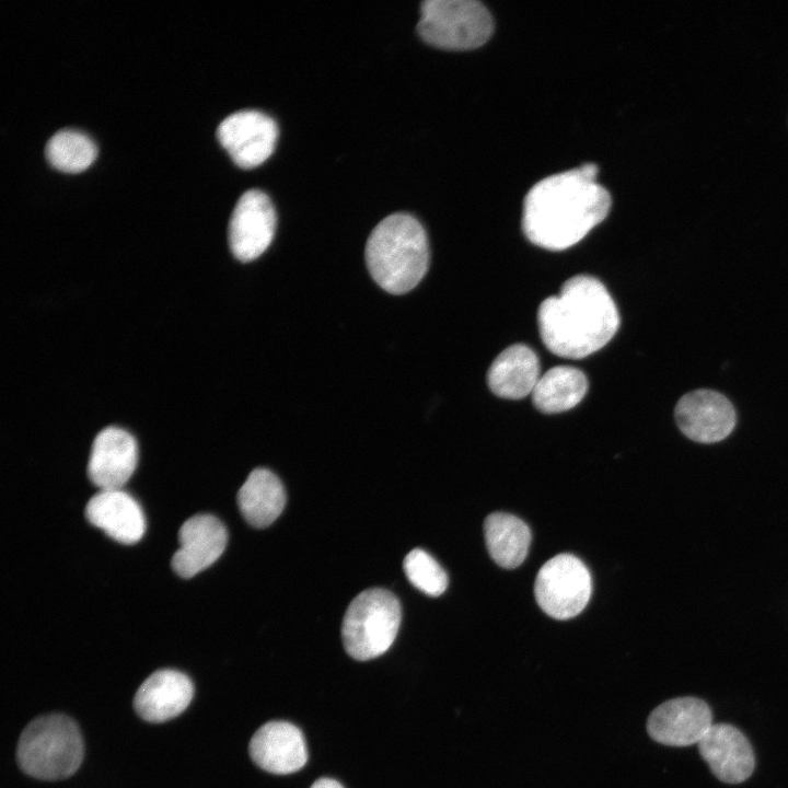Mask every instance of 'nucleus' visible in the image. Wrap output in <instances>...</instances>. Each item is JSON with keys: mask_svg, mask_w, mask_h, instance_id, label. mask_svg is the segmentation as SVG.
<instances>
[{"mask_svg": "<svg viewBox=\"0 0 788 788\" xmlns=\"http://www.w3.org/2000/svg\"><path fill=\"white\" fill-rule=\"evenodd\" d=\"M596 175L598 166L586 163L536 183L524 200L522 228L528 240L549 251H563L602 222L611 197Z\"/></svg>", "mask_w": 788, "mask_h": 788, "instance_id": "1", "label": "nucleus"}, {"mask_svg": "<svg viewBox=\"0 0 788 788\" xmlns=\"http://www.w3.org/2000/svg\"><path fill=\"white\" fill-rule=\"evenodd\" d=\"M540 336L556 356L581 359L604 347L616 334L619 313L606 287L595 277L567 279L557 296L537 310Z\"/></svg>", "mask_w": 788, "mask_h": 788, "instance_id": "2", "label": "nucleus"}, {"mask_svg": "<svg viewBox=\"0 0 788 788\" xmlns=\"http://www.w3.org/2000/svg\"><path fill=\"white\" fill-rule=\"evenodd\" d=\"M366 262L371 277L385 291L393 294L410 291L429 266V244L424 227L409 213L387 216L368 237Z\"/></svg>", "mask_w": 788, "mask_h": 788, "instance_id": "3", "label": "nucleus"}, {"mask_svg": "<svg viewBox=\"0 0 788 788\" xmlns=\"http://www.w3.org/2000/svg\"><path fill=\"white\" fill-rule=\"evenodd\" d=\"M83 741L77 723L65 715L32 720L22 731L16 749L21 769L31 777L58 780L81 765Z\"/></svg>", "mask_w": 788, "mask_h": 788, "instance_id": "4", "label": "nucleus"}, {"mask_svg": "<svg viewBox=\"0 0 788 788\" xmlns=\"http://www.w3.org/2000/svg\"><path fill=\"white\" fill-rule=\"evenodd\" d=\"M401 619V604L392 592L364 590L350 602L343 619L346 651L360 661L383 654L394 642Z\"/></svg>", "mask_w": 788, "mask_h": 788, "instance_id": "5", "label": "nucleus"}, {"mask_svg": "<svg viewBox=\"0 0 788 788\" xmlns=\"http://www.w3.org/2000/svg\"><path fill=\"white\" fill-rule=\"evenodd\" d=\"M417 31L431 46L465 50L484 45L493 34L494 22L487 8L476 0H426Z\"/></svg>", "mask_w": 788, "mask_h": 788, "instance_id": "6", "label": "nucleus"}, {"mask_svg": "<svg viewBox=\"0 0 788 788\" xmlns=\"http://www.w3.org/2000/svg\"><path fill=\"white\" fill-rule=\"evenodd\" d=\"M592 592L587 566L571 554L547 560L537 572L534 594L540 607L551 617L568 619L583 611Z\"/></svg>", "mask_w": 788, "mask_h": 788, "instance_id": "7", "label": "nucleus"}, {"mask_svg": "<svg viewBox=\"0 0 788 788\" xmlns=\"http://www.w3.org/2000/svg\"><path fill=\"white\" fill-rule=\"evenodd\" d=\"M217 137L233 162L252 169L266 161L275 150L278 127L267 114L242 109L227 116L218 126Z\"/></svg>", "mask_w": 788, "mask_h": 788, "instance_id": "8", "label": "nucleus"}, {"mask_svg": "<svg viewBox=\"0 0 788 788\" xmlns=\"http://www.w3.org/2000/svg\"><path fill=\"white\" fill-rule=\"evenodd\" d=\"M277 216L267 194L248 189L239 198L230 218L228 239L232 254L241 262L260 256L270 245Z\"/></svg>", "mask_w": 788, "mask_h": 788, "instance_id": "9", "label": "nucleus"}, {"mask_svg": "<svg viewBox=\"0 0 788 788\" xmlns=\"http://www.w3.org/2000/svg\"><path fill=\"white\" fill-rule=\"evenodd\" d=\"M680 430L691 440L715 443L727 438L735 426V410L730 401L708 389L683 395L675 406Z\"/></svg>", "mask_w": 788, "mask_h": 788, "instance_id": "10", "label": "nucleus"}, {"mask_svg": "<svg viewBox=\"0 0 788 788\" xmlns=\"http://www.w3.org/2000/svg\"><path fill=\"white\" fill-rule=\"evenodd\" d=\"M712 726L709 706L696 697L669 699L648 717L647 731L657 742L671 746L698 744Z\"/></svg>", "mask_w": 788, "mask_h": 788, "instance_id": "11", "label": "nucleus"}, {"mask_svg": "<svg viewBox=\"0 0 788 788\" xmlns=\"http://www.w3.org/2000/svg\"><path fill=\"white\" fill-rule=\"evenodd\" d=\"M228 533L223 523L211 514H195L178 531L179 547L171 565L182 578H190L212 565L223 553Z\"/></svg>", "mask_w": 788, "mask_h": 788, "instance_id": "12", "label": "nucleus"}, {"mask_svg": "<svg viewBox=\"0 0 788 788\" xmlns=\"http://www.w3.org/2000/svg\"><path fill=\"white\" fill-rule=\"evenodd\" d=\"M138 462L135 438L118 427H107L95 437L88 463V476L100 488L121 489Z\"/></svg>", "mask_w": 788, "mask_h": 788, "instance_id": "13", "label": "nucleus"}, {"mask_svg": "<svg viewBox=\"0 0 788 788\" xmlns=\"http://www.w3.org/2000/svg\"><path fill=\"white\" fill-rule=\"evenodd\" d=\"M697 745L712 774L723 783L739 784L753 773L755 758L752 746L746 737L731 725H712Z\"/></svg>", "mask_w": 788, "mask_h": 788, "instance_id": "14", "label": "nucleus"}, {"mask_svg": "<svg viewBox=\"0 0 788 788\" xmlns=\"http://www.w3.org/2000/svg\"><path fill=\"white\" fill-rule=\"evenodd\" d=\"M248 751L258 767L278 775L294 773L308 761L302 732L286 721H270L262 726L252 737Z\"/></svg>", "mask_w": 788, "mask_h": 788, "instance_id": "15", "label": "nucleus"}, {"mask_svg": "<svg viewBox=\"0 0 788 788\" xmlns=\"http://www.w3.org/2000/svg\"><path fill=\"white\" fill-rule=\"evenodd\" d=\"M194 685L176 670L162 669L148 676L138 688L134 707L149 722H164L181 715L190 704Z\"/></svg>", "mask_w": 788, "mask_h": 788, "instance_id": "16", "label": "nucleus"}, {"mask_svg": "<svg viewBox=\"0 0 788 788\" xmlns=\"http://www.w3.org/2000/svg\"><path fill=\"white\" fill-rule=\"evenodd\" d=\"M88 521L124 544L137 543L144 534L141 507L123 489L100 490L86 503Z\"/></svg>", "mask_w": 788, "mask_h": 788, "instance_id": "17", "label": "nucleus"}, {"mask_svg": "<svg viewBox=\"0 0 788 788\" xmlns=\"http://www.w3.org/2000/svg\"><path fill=\"white\" fill-rule=\"evenodd\" d=\"M540 376L535 351L526 345L514 344L495 358L487 372V384L499 397L520 399L532 394Z\"/></svg>", "mask_w": 788, "mask_h": 788, "instance_id": "18", "label": "nucleus"}, {"mask_svg": "<svg viewBox=\"0 0 788 788\" xmlns=\"http://www.w3.org/2000/svg\"><path fill=\"white\" fill-rule=\"evenodd\" d=\"M243 518L255 528L271 524L282 512L286 491L280 479L269 470H253L237 493Z\"/></svg>", "mask_w": 788, "mask_h": 788, "instance_id": "19", "label": "nucleus"}, {"mask_svg": "<svg viewBox=\"0 0 788 788\" xmlns=\"http://www.w3.org/2000/svg\"><path fill=\"white\" fill-rule=\"evenodd\" d=\"M484 535L489 555L502 568L520 566L529 552L531 530L520 518L494 512L484 522Z\"/></svg>", "mask_w": 788, "mask_h": 788, "instance_id": "20", "label": "nucleus"}, {"mask_svg": "<svg viewBox=\"0 0 788 788\" xmlns=\"http://www.w3.org/2000/svg\"><path fill=\"white\" fill-rule=\"evenodd\" d=\"M588 392V379L578 368L556 366L540 376L532 402L544 414H557L577 406Z\"/></svg>", "mask_w": 788, "mask_h": 788, "instance_id": "21", "label": "nucleus"}, {"mask_svg": "<svg viewBox=\"0 0 788 788\" xmlns=\"http://www.w3.org/2000/svg\"><path fill=\"white\" fill-rule=\"evenodd\" d=\"M96 153V146L86 134L70 128L56 131L45 148L50 165L68 173L86 169L94 161Z\"/></svg>", "mask_w": 788, "mask_h": 788, "instance_id": "22", "label": "nucleus"}, {"mask_svg": "<svg viewBox=\"0 0 788 788\" xmlns=\"http://www.w3.org/2000/svg\"><path fill=\"white\" fill-rule=\"evenodd\" d=\"M403 568L410 583L427 595L438 596L448 587L447 572L424 549L410 551L404 558Z\"/></svg>", "mask_w": 788, "mask_h": 788, "instance_id": "23", "label": "nucleus"}, {"mask_svg": "<svg viewBox=\"0 0 788 788\" xmlns=\"http://www.w3.org/2000/svg\"><path fill=\"white\" fill-rule=\"evenodd\" d=\"M310 788H344L337 780L332 778H320Z\"/></svg>", "mask_w": 788, "mask_h": 788, "instance_id": "24", "label": "nucleus"}]
</instances>
